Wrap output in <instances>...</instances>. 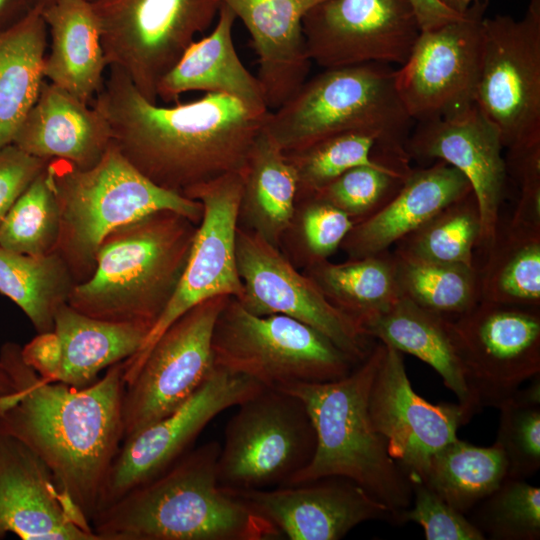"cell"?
Listing matches in <instances>:
<instances>
[{"label":"cell","instance_id":"cell-1","mask_svg":"<svg viewBox=\"0 0 540 540\" xmlns=\"http://www.w3.org/2000/svg\"><path fill=\"white\" fill-rule=\"evenodd\" d=\"M5 342L0 359L12 388L0 395V433L15 437L50 468L60 490L91 523L112 462L124 439L123 361L77 389L42 379Z\"/></svg>","mask_w":540,"mask_h":540},{"label":"cell","instance_id":"cell-2","mask_svg":"<svg viewBox=\"0 0 540 540\" xmlns=\"http://www.w3.org/2000/svg\"><path fill=\"white\" fill-rule=\"evenodd\" d=\"M112 143L155 185L183 195L228 173L242 172L269 111L226 94L206 93L171 107L148 101L118 68L94 97Z\"/></svg>","mask_w":540,"mask_h":540},{"label":"cell","instance_id":"cell-3","mask_svg":"<svg viewBox=\"0 0 540 540\" xmlns=\"http://www.w3.org/2000/svg\"><path fill=\"white\" fill-rule=\"evenodd\" d=\"M216 441L190 449L167 470L98 512L100 540H273L278 531L218 481Z\"/></svg>","mask_w":540,"mask_h":540},{"label":"cell","instance_id":"cell-4","mask_svg":"<svg viewBox=\"0 0 540 540\" xmlns=\"http://www.w3.org/2000/svg\"><path fill=\"white\" fill-rule=\"evenodd\" d=\"M384 350L385 344L378 341L368 356L340 379L276 389L302 401L316 434L311 461L284 485L329 476L347 478L384 504L397 524L400 513L412 503V482L390 456L386 439L374 428L368 410L370 388Z\"/></svg>","mask_w":540,"mask_h":540},{"label":"cell","instance_id":"cell-5","mask_svg":"<svg viewBox=\"0 0 540 540\" xmlns=\"http://www.w3.org/2000/svg\"><path fill=\"white\" fill-rule=\"evenodd\" d=\"M198 224L159 210L110 232L89 279L68 299L88 316L151 330L171 300L186 267Z\"/></svg>","mask_w":540,"mask_h":540},{"label":"cell","instance_id":"cell-6","mask_svg":"<svg viewBox=\"0 0 540 540\" xmlns=\"http://www.w3.org/2000/svg\"><path fill=\"white\" fill-rule=\"evenodd\" d=\"M46 173L59 209L54 252L77 284L91 277L102 241L116 228L159 210L178 212L196 224L202 218L200 201L155 185L113 143L91 168L51 159Z\"/></svg>","mask_w":540,"mask_h":540},{"label":"cell","instance_id":"cell-7","mask_svg":"<svg viewBox=\"0 0 540 540\" xmlns=\"http://www.w3.org/2000/svg\"><path fill=\"white\" fill-rule=\"evenodd\" d=\"M395 73L375 62L324 69L269 111L263 129L284 153L356 132L376 137L379 153L408 156L415 122L398 95Z\"/></svg>","mask_w":540,"mask_h":540},{"label":"cell","instance_id":"cell-8","mask_svg":"<svg viewBox=\"0 0 540 540\" xmlns=\"http://www.w3.org/2000/svg\"><path fill=\"white\" fill-rule=\"evenodd\" d=\"M212 352L215 367L266 388L334 381L357 365L311 326L280 314L254 315L232 296L217 317Z\"/></svg>","mask_w":540,"mask_h":540},{"label":"cell","instance_id":"cell-9","mask_svg":"<svg viewBox=\"0 0 540 540\" xmlns=\"http://www.w3.org/2000/svg\"><path fill=\"white\" fill-rule=\"evenodd\" d=\"M108 67L121 70L156 103L163 77L198 33L218 16L221 0H94Z\"/></svg>","mask_w":540,"mask_h":540},{"label":"cell","instance_id":"cell-10","mask_svg":"<svg viewBox=\"0 0 540 540\" xmlns=\"http://www.w3.org/2000/svg\"><path fill=\"white\" fill-rule=\"evenodd\" d=\"M237 406L226 425L217 461L223 488L281 486L309 464L316 434L299 398L264 387Z\"/></svg>","mask_w":540,"mask_h":540},{"label":"cell","instance_id":"cell-11","mask_svg":"<svg viewBox=\"0 0 540 540\" xmlns=\"http://www.w3.org/2000/svg\"><path fill=\"white\" fill-rule=\"evenodd\" d=\"M476 104L507 150L540 142V0L521 19L484 17Z\"/></svg>","mask_w":540,"mask_h":540},{"label":"cell","instance_id":"cell-12","mask_svg":"<svg viewBox=\"0 0 540 540\" xmlns=\"http://www.w3.org/2000/svg\"><path fill=\"white\" fill-rule=\"evenodd\" d=\"M450 326L475 413L540 375V309L480 300Z\"/></svg>","mask_w":540,"mask_h":540},{"label":"cell","instance_id":"cell-13","mask_svg":"<svg viewBox=\"0 0 540 540\" xmlns=\"http://www.w3.org/2000/svg\"><path fill=\"white\" fill-rule=\"evenodd\" d=\"M229 297L215 296L196 304L170 324L149 349L134 377L125 384L124 439L174 412L213 373V330Z\"/></svg>","mask_w":540,"mask_h":540},{"label":"cell","instance_id":"cell-14","mask_svg":"<svg viewBox=\"0 0 540 540\" xmlns=\"http://www.w3.org/2000/svg\"><path fill=\"white\" fill-rule=\"evenodd\" d=\"M242 185V172H233L184 194L202 203V218L175 293L140 349L123 361L125 383L134 377L159 336L187 310L215 296L241 297L243 286L236 264V235Z\"/></svg>","mask_w":540,"mask_h":540},{"label":"cell","instance_id":"cell-15","mask_svg":"<svg viewBox=\"0 0 540 540\" xmlns=\"http://www.w3.org/2000/svg\"><path fill=\"white\" fill-rule=\"evenodd\" d=\"M489 0H475L458 19L421 31L395 85L409 116L422 122L476 103L483 19Z\"/></svg>","mask_w":540,"mask_h":540},{"label":"cell","instance_id":"cell-16","mask_svg":"<svg viewBox=\"0 0 540 540\" xmlns=\"http://www.w3.org/2000/svg\"><path fill=\"white\" fill-rule=\"evenodd\" d=\"M236 264L243 286L238 302L248 312L280 314L318 330L356 363L374 344L358 325L332 305L317 285L259 235L238 227ZM236 299V298H235Z\"/></svg>","mask_w":540,"mask_h":540},{"label":"cell","instance_id":"cell-17","mask_svg":"<svg viewBox=\"0 0 540 540\" xmlns=\"http://www.w3.org/2000/svg\"><path fill=\"white\" fill-rule=\"evenodd\" d=\"M262 388L251 378L215 367L174 412L122 441L108 472L98 512L167 470L191 449L212 419Z\"/></svg>","mask_w":540,"mask_h":540},{"label":"cell","instance_id":"cell-18","mask_svg":"<svg viewBox=\"0 0 540 540\" xmlns=\"http://www.w3.org/2000/svg\"><path fill=\"white\" fill-rule=\"evenodd\" d=\"M302 29L311 61L324 69L399 67L421 32L411 0H324L307 12Z\"/></svg>","mask_w":540,"mask_h":540},{"label":"cell","instance_id":"cell-19","mask_svg":"<svg viewBox=\"0 0 540 540\" xmlns=\"http://www.w3.org/2000/svg\"><path fill=\"white\" fill-rule=\"evenodd\" d=\"M368 410L390 456L412 484L423 482L432 457L454 441L459 427L471 419L459 403L432 404L418 395L402 353L386 344L370 388Z\"/></svg>","mask_w":540,"mask_h":540},{"label":"cell","instance_id":"cell-20","mask_svg":"<svg viewBox=\"0 0 540 540\" xmlns=\"http://www.w3.org/2000/svg\"><path fill=\"white\" fill-rule=\"evenodd\" d=\"M416 123L406 143L409 158L443 161L466 177L480 212L479 246L486 251L500 222L507 181L498 127L476 103L449 116Z\"/></svg>","mask_w":540,"mask_h":540},{"label":"cell","instance_id":"cell-21","mask_svg":"<svg viewBox=\"0 0 540 540\" xmlns=\"http://www.w3.org/2000/svg\"><path fill=\"white\" fill-rule=\"evenodd\" d=\"M290 540H338L357 525L393 523L389 509L358 484L329 476L275 489L230 490Z\"/></svg>","mask_w":540,"mask_h":540},{"label":"cell","instance_id":"cell-22","mask_svg":"<svg viewBox=\"0 0 540 540\" xmlns=\"http://www.w3.org/2000/svg\"><path fill=\"white\" fill-rule=\"evenodd\" d=\"M100 540L27 445L0 433V539Z\"/></svg>","mask_w":540,"mask_h":540},{"label":"cell","instance_id":"cell-23","mask_svg":"<svg viewBox=\"0 0 540 540\" xmlns=\"http://www.w3.org/2000/svg\"><path fill=\"white\" fill-rule=\"evenodd\" d=\"M148 333L141 325L97 319L65 303L55 313L53 330L37 334L21 353L45 381L82 389L133 356Z\"/></svg>","mask_w":540,"mask_h":540},{"label":"cell","instance_id":"cell-24","mask_svg":"<svg viewBox=\"0 0 540 540\" xmlns=\"http://www.w3.org/2000/svg\"><path fill=\"white\" fill-rule=\"evenodd\" d=\"M324 0H221L249 31L257 78L269 110L286 102L307 80L312 61L302 21Z\"/></svg>","mask_w":540,"mask_h":540},{"label":"cell","instance_id":"cell-25","mask_svg":"<svg viewBox=\"0 0 540 540\" xmlns=\"http://www.w3.org/2000/svg\"><path fill=\"white\" fill-rule=\"evenodd\" d=\"M12 144L44 160L61 159L88 169L107 152L112 135L96 108L45 80Z\"/></svg>","mask_w":540,"mask_h":540},{"label":"cell","instance_id":"cell-26","mask_svg":"<svg viewBox=\"0 0 540 540\" xmlns=\"http://www.w3.org/2000/svg\"><path fill=\"white\" fill-rule=\"evenodd\" d=\"M471 191L466 177L443 161L412 168L398 193L378 212L356 223L340 247L349 258L389 250L440 210Z\"/></svg>","mask_w":540,"mask_h":540},{"label":"cell","instance_id":"cell-27","mask_svg":"<svg viewBox=\"0 0 540 540\" xmlns=\"http://www.w3.org/2000/svg\"><path fill=\"white\" fill-rule=\"evenodd\" d=\"M51 38L44 78L89 104L101 89L108 67L99 23L88 0H54L41 7Z\"/></svg>","mask_w":540,"mask_h":540},{"label":"cell","instance_id":"cell-28","mask_svg":"<svg viewBox=\"0 0 540 540\" xmlns=\"http://www.w3.org/2000/svg\"><path fill=\"white\" fill-rule=\"evenodd\" d=\"M233 11L221 4L213 31L193 41L176 65L163 77L158 98L169 102L189 91L233 96L251 107L270 111L258 78L241 62L233 42Z\"/></svg>","mask_w":540,"mask_h":540},{"label":"cell","instance_id":"cell-29","mask_svg":"<svg viewBox=\"0 0 540 540\" xmlns=\"http://www.w3.org/2000/svg\"><path fill=\"white\" fill-rule=\"evenodd\" d=\"M362 331L369 338L428 364L471 418L476 414L449 319L401 296L388 310L364 324Z\"/></svg>","mask_w":540,"mask_h":540},{"label":"cell","instance_id":"cell-30","mask_svg":"<svg viewBox=\"0 0 540 540\" xmlns=\"http://www.w3.org/2000/svg\"><path fill=\"white\" fill-rule=\"evenodd\" d=\"M238 222L278 247L294 217L298 183L285 153L262 128L242 171Z\"/></svg>","mask_w":540,"mask_h":540},{"label":"cell","instance_id":"cell-31","mask_svg":"<svg viewBox=\"0 0 540 540\" xmlns=\"http://www.w3.org/2000/svg\"><path fill=\"white\" fill-rule=\"evenodd\" d=\"M41 7L0 32V148L12 143L45 81L48 30Z\"/></svg>","mask_w":540,"mask_h":540},{"label":"cell","instance_id":"cell-32","mask_svg":"<svg viewBox=\"0 0 540 540\" xmlns=\"http://www.w3.org/2000/svg\"><path fill=\"white\" fill-rule=\"evenodd\" d=\"M304 274L361 330L402 296L390 250L338 264L324 260L306 266Z\"/></svg>","mask_w":540,"mask_h":540},{"label":"cell","instance_id":"cell-33","mask_svg":"<svg viewBox=\"0 0 540 540\" xmlns=\"http://www.w3.org/2000/svg\"><path fill=\"white\" fill-rule=\"evenodd\" d=\"M76 284L55 252L34 256L0 247V293L24 312L37 334L53 330L55 313Z\"/></svg>","mask_w":540,"mask_h":540},{"label":"cell","instance_id":"cell-34","mask_svg":"<svg viewBox=\"0 0 540 540\" xmlns=\"http://www.w3.org/2000/svg\"><path fill=\"white\" fill-rule=\"evenodd\" d=\"M486 252L480 300L540 309V233L499 222Z\"/></svg>","mask_w":540,"mask_h":540},{"label":"cell","instance_id":"cell-35","mask_svg":"<svg viewBox=\"0 0 540 540\" xmlns=\"http://www.w3.org/2000/svg\"><path fill=\"white\" fill-rule=\"evenodd\" d=\"M508 476L507 459L496 443L482 447L456 438L432 457L422 483L467 515Z\"/></svg>","mask_w":540,"mask_h":540},{"label":"cell","instance_id":"cell-36","mask_svg":"<svg viewBox=\"0 0 540 540\" xmlns=\"http://www.w3.org/2000/svg\"><path fill=\"white\" fill-rule=\"evenodd\" d=\"M393 255L401 295L416 305L454 320L480 301L476 267Z\"/></svg>","mask_w":540,"mask_h":540},{"label":"cell","instance_id":"cell-37","mask_svg":"<svg viewBox=\"0 0 540 540\" xmlns=\"http://www.w3.org/2000/svg\"><path fill=\"white\" fill-rule=\"evenodd\" d=\"M481 230L478 203L471 191L399 240L393 252L426 261L476 267L474 248L479 246Z\"/></svg>","mask_w":540,"mask_h":540},{"label":"cell","instance_id":"cell-38","mask_svg":"<svg viewBox=\"0 0 540 540\" xmlns=\"http://www.w3.org/2000/svg\"><path fill=\"white\" fill-rule=\"evenodd\" d=\"M410 158L377 153L371 164L353 167L312 194L359 223L382 209L410 174Z\"/></svg>","mask_w":540,"mask_h":540},{"label":"cell","instance_id":"cell-39","mask_svg":"<svg viewBox=\"0 0 540 540\" xmlns=\"http://www.w3.org/2000/svg\"><path fill=\"white\" fill-rule=\"evenodd\" d=\"M59 209L46 167L12 205L0 223V247L34 256L54 252Z\"/></svg>","mask_w":540,"mask_h":540},{"label":"cell","instance_id":"cell-40","mask_svg":"<svg viewBox=\"0 0 540 540\" xmlns=\"http://www.w3.org/2000/svg\"><path fill=\"white\" fill-rule=\"evenodd\" d=\"M492 540L540 539V488L507 477L466 515Z\"/></svg>","mask_w":540,"mask_h":540},{"label":"cell","instance_id":"cell-41","mask_svg":"<svg viewBox=\"0 0 540 540\" xmlns=\"http://www.w3.org/2000/svg\"><path fill=\"white\" fill-rule=\"evenodd\" d=\"M378 140L365 133H343L285 153L295 169L297 199L310 196L345 171L376 160Z\"/></svg>","mask_w":540,"mask_h":540},{"label":"cell","instance_id":"cell-42","mask_svg":"<svg viewBox=\"0 0 540 540\" xmlns=\"http://www.w3.org/2000/svg\"><path fill=\"white\" fill-rule=\"evenodd\" d=\"M501 404L496 443L503 451L509 477L527 479L540 468V375Z\"/></svg>","mask_w":540,"mask_h":540},{"label":"cell","instance_id":"cell-43","mask_svg":"<svg viewBox=\"0 0 540 540\" xmlns=\"http://www.w3.org/2000/svg\"><path fill=\"white\" fill-rule=\"evenodd\" d=\"M355 225L343 211L314 196L297 199L292 224L297 257L305 266L328 260Z\"/></svg>","mask_w":540,"mask_h":540},{"label":"cell","instance_id":"cell-44","mask_svg":"<svg viewBox=\"0 0 540 540\" xmlns=\"http://www.w3.org/2000/svg\"><path fill=\"white\" fill-rule=\"evenodd\" d=\"M412 503L400 513L397 524H419L427 540H485L468 517L454 509L422 482L412 484Z\"/></svg>","mask_w":540,"mask_h":540},{"label":"cell","instance_id":"cell-45","mask_svg":"<svg viewBox=\"0 0 540 540\" xmlns=\"http://www.w3.org/2000/svg\"><path fill=\"white\" fill-rule=\"evenodd\" d=\"M507 176L517 183L520 195L511 221L517 225L540 227V142L508 149Z\"/></svg>","mask_w":540,"mask_h":540},{"label":"cell","instance_id":"cell-46","mask_svg":"<svg viewBox=\"0 0 540 540\" xmlns=\"http://www.w3.org/2000/svg\"><path fill=\"white\" fill-rule=\"evenodd\" d=\"M48 161L30 155L12 143L0 148V223Z\"/></svg>","mask_w":540,"mask_h":540},{"label":"cell","instance_id":"cell-47","mask_svg":"<svg viewBox=\"0 0 540 540\" xmlns=\"http://www.w3.org/2000/svg\"><path fill=\"white\" fill-rule=\"evenodd\" d=\"M411 2L421 31L435 29L463 15L449 10L437 0H411Z\"/></svg>","mask_w":540,"mask_h":540},{"label":"cell","instance_id":"cell-48","mask_svg":"<svg viewBox=\"0 0 540 540\" xmlns=\"http://www.w3.org/2000/svg\"><path fill=\"white\" fill-rule=\"evenodd\" d=\"M39 6V0H0V32L15 26Z\"/></svg>","mask_w":540,"mask_h":540},{"label":"cell","instance_id":"cell-49","mask_svg":"<svg viewBox=\"0 0 540 540\" xmlns=\"http://www.w3.org/2000/svg\"><path fill=\"white\" fill-rule=\"evenodd\" d=\"M449 10L462 15L475 0H437Z\"/></svg>","mask_w":540,"mask_h":540},{"label":"cell","instance_id":"cell-50","mask_svg":"<svg viewBox=\"0 0 540 540\" xmlns=\"http://www.w3.org/2000/svg\"><path fill=\"white\" fill-rule=\"evenodd\" d=\"M12 388L11 379L0 359V395L9 392Z\"/></svg>","mask_w":540,"mask_h":540},{"label":"cell","instance_id":"cell-51","mask_svg":"<svg viewBox=\"0 0 540 540\" xmlns=\"http://www.w3.org/2000/svg\"><path fill=\"white\" fill-rule=\"evenodd\" d=\"M52 1H54V0H39V4H40V6L43 7V6H45L46 4H48V3L52 2ZM88 1L92 2L94 0H88Z\"/></svg>","mask_w":540,"mask_h":540}]
</instances>
